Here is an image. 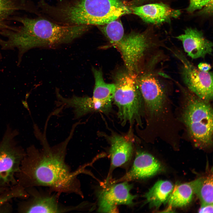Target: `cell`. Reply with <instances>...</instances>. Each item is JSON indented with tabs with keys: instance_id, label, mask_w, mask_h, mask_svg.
<instances>
[{
	"instance_id": "obj_1",
	"label": "cell",
	"mask_w": 213,
	"mask_h": 213,
	"mask_svg": "<svg viewBox=\"0 0 213 213\" xmlns=\"http://www.w3.org/2000/svg\"><path fill=\"white\" fill-rule=\"evenodd\" d=\"M75 128L73 126L70 135L64 141L51 146L45 133L43 134L35 126V135L40 141L42 148L39 149L33 145L25 151L16 175L17 184L25 188L46 187L59 195L75 194L83 198L78 177L80 174L87 173L86 165L72 171L65 162L67 146Z\"/></svg>"
},
{
	"instance_id": "obj_2",
	"label": "cell",
	"mask_w": 213,
	"mask_h": 213,
	"mask_svg": "<svg viewBox=\"0 0 213 213\" xmlns=\"http://www.w3.org/2000/svg\"><path fill=\"white\" fill-rule=\"evenodd\" d=\"M12 20L20 24L2 31L0 35L6 38L1 39L2 49L18 51V63L29 50L38 47L52 48L71 42L84 34L89 26L65 25L42 17L32 18L15 16Z\"/></svg>"
},
{
	"instance_id": "obj_3",
	"label": "cell",
	"mask_w": 213,
	"mask_h": 213,
	"mask_svg": "<svg viewBox=\"0 0 213 213\" xmlns=\"http://www.w3.org/2000/svg\"><path fill=\"white\" fill-rule=\"evenodd\" d=\"M51 20L65 25H104L125 14L131 8L120 0H73L57 5L49 4Z\"/></svg>"
},
{
	"instance_id": "obj_4",
	"label": "cell",
	"mask_w": 213,
	"mask_h": 213,
	"mask_svg": "<svg viewBox=\"0 0 213 213\" xmlns=\"http://www.w3.org/2000/svg\"><path fill=\"white\" fill-rule=\"evenodd\" d=\"M180 89L185 102L183 121L196 146L201 149L212 144L213 110L209 101L199 97L178 81L173 80Z\"/></svg>"
},
{
	"instance_id": "obj_5",
	"label": "cell",
	"mask_w": 213,
	"mask_h": 213,
	"mask_svg": "<svg viewBox=\"0 0 213 213\" xmlns=\"http://www.w3.org/2000/svg\"><path fill=\"white\" fill-rule=\"evenodd\" d=\"M166 59L162 54L155 56L148 62L146 71L139 78L137 77L143 101L151 115H157L161 111L167 97L171 80L161 67Z\"/></svg>"
},
{
	"instance_id": "obj_6",
	"label": "cell",
	"mask_w": 213,
	"mask_h": 213,
	"mask_svg": "<svg viewBox=\"0 0 213 213\" xmlns=\"http://www.w3.org/2000/svg\"><path fill=\"white\" fill-rule=\"evenodd\" d=\"M136 74L128 71L117 74L113 101L118 109V116L122 124L135 122L142 125L143 100L139 89Z\"/></svg>"
},
{
	"instance_id": "obj_7",
	"label": "cell",
	"mask_w": 213,
	"mask_h": 213,
	"mask_svg": "<svg viewBox=\"0 0 213 213\" xmlns=\"http://www.w3.org/2000/svg\"><path fill=\"white\" fill-rule=\"evenodd\" d=\"M112 45L120 53L127 71L135 74L146 54L167 47L161 41L147 33L124 35L120 41Z\"/></svg>"
},
{
	"instance_id": "obj_8",
	"label": "cell",
	"mask_w": 213,
	"mask_h": 213,
	"mask_svg": "<svg viewBox=\"0 0 213 213\" xmlns=\"http://www.w3.org/2000/svg\"><path fill=\"white\" fill-rule=\"evenodd\" d=\"M17 133L7 128L0 143V193L17 184L16 175L25 151L17 144Z\"/></svg>"
},
{
	"instance_id": "obj_9",
	"label": "cell",
	"mask_w": 213,
	"mask_h": 213,
	"mask_svg": "<svg viewBox=\"0 0 213 213\" xmlns=\"http://www.w3.org/2000/svg\"><path fill=\"white\" fill-rule=\"evenodd\" d=\"M180 62V75L185 86L199 97L209 101L213 97V73L200 70L182 50L175 46L167 49Z\"/></svg>"
},
{
	"instance_id": "obj_10",
	"label": "cell",
	"mask_w": 213,
	"mask_h": 213,
	"mask_svg": "<svg viewBox=\"0 0 213 213\" xmlns=\"http://www.w3.org/2000/svg\"><path fill=\"white\" fill-rule=\"evenodd\" d=\"M28 197L18 204V210L22 213H64L83 211L85 206L82 202L75 206H66L59 201L60 195L50 191H45L36 187L26 188Z\"/></svg>"
},
{
	"instance_id": "obj_11",
	"label": "cell",
	"mask_w": 213,
	"mask_h": 213,
	"mask_svg": "<svg viewBox=\"0 0 213 213\" xmlns=\"http://www.w3.org/2000/svg\"><path fill=\"white\" fill-rule=\"evenodd\" d=\"M132 185L127 182L113 184L100 191L97 193L98 211L116 212L120 204L130 205L136 196L130 192Z\"/></svg>"
},
{
	"instance_id": "obj_12",
	"label": "cell",
	"mask_w": 213,
	"mask_h": 213,
	"mask_svg": "<svg viewBox=\"0 0 213 213\" xmlns=\"http://www.w3.org/2000/svg\"><path fill=\"white\" fill-rule=\"evenodd\" d=\"M175 38L182 42L184 51L192 59L204 58L212 54L213 43L205 38L201 31L187 28L183 33Z\"/></svg>"
},
{
	"instance_id": "obj_13",
	"label": "cell",
	"mask_w": 213,
	"mask_h": 213,
	"mask_svg": "<svg viewBox=\"0 0 213 213\" xmlns=\"http://www.w3.org/2000/svg\"><path fill=\"white\" fill-rule=\"evenodd\" d=\"M131 9L132 12L144 21L155 24L168 22L180 14V10L172 9L162 3L146 4L133 7Z\"/></svg>"
},
{
	"instance_id": "obj_14",
	"label": "cell",
	"mask_w": 213,
	"mask_h": 213,
	"mask_svg": "<svg viewBox=\"0 0 213 213\" xmlns=\"http://www.w3.org/2000/svg\"><path fill=\"white\" fill-rule=\"evenodd\" d=\"M162 166L151 154L144 152L137 153L131 169L123 178L127 180L145 179L160 171Z\"/></svg>"
},
{
	"instance_id": "obj_15",
	"label": "cell",
	"mask_w": 213,
	"mask_h": 213,
	"mask_svg": "<svg viewBox=\"0 0 213 213\" xmlns=\"http://www.w3.org/2000/svg\"><path fill=\"white\" fill-rule=\"evenodd\" d=\"M57 96L59 100V104L72 108L76 118L93 112L105 113L106 111V108L104 105L94 100L92 97L74 96L71 98H65L57 93Z\"/></svg>"
},
{
	"instance_id": "obj_16",
	"label": "cell",
	"mask_w": 213,
	"mask_h": 213,
	"mask_svg": "<svg viewBox=\"0 0 213 213\" xmlns=\"http://www.w3.org/2000/svg\"><path fill=\"white\" fill-rule=\"evenodd\" d=\"M109 153L112 166L114 168L122 165L131 158L133 146L130 142L120 135H114L109 137Z\"/></svg>"
},
{
	"instance_id": "obj_17",
	"label": "cell",
	"mask_w": 213,
	"mask_h": 213,
	"mask_svg": "<svg viewBox=\"0 0 213 213\" xmlns=\"http://www.w3.org/2000/svg\"><path fill=\"white\" fill-rule=\"evenodd\" d=\"M92 71L95 80L93 99L104 104L112 107L115 91L114 83H108L104 80L101 70L94 67Z\"/></svg>"
},
{
	"instance_id": "obj_18",
	"label": "cell",
	"mask_w": 213,
	"mask_h": 213,
	"mask_svg": "<svg viewBox=\"0 0 213 213\" xmlns=\"http://www.w3.org/2000/svg\"><path fill=\"white\" fill-rule=\"evenodd\" d=\"M174 188L170 181H158L146 193L147 203L151 208H158L162 204L167 203Z\"/></svg>"
},
{
	"instance_id": "obj_19",
	"label": "cell",
	"mask_w": 213,
	"mask_h": 213,
	"mask_svg": "<svg viewBox=\"0 0 213 213\" xmlns=\"http://www.w3.org/2000/svg\"><path fill=\"white\" fill-rule=\"evenodd\" d=\"M194 193L201 204H213L212 172L207 176L199 178L191 182Z\"/></svg>"
},
{
	"instance_id": "obj_20",
	"label": "cell",
	"mask_w": 213,
	"mask_h": 213,
	"mask_svg": "<svg viewBox=\"0 0 213 213\" xmlns=\"http://www.w3.org/2000/svg\"><path fill=\"white\" fill-rule=\"evenodd\" d=\"M194 194L191 182L180 184L174 188L167 203L171 207H182L189 204Z\"/></svg>"
},
{
	"instance_id": "obj_21",
	"label": "cell",
	"mask_w": 213,
	"mask_h": 213,
	"mask_svg": "<svg viewBox=\"0 0 213 213\" xmlns=\"http://www.w3.org/2000/svg\"><path fill=\"white\" fill-rule=\"evenodd\" d=\"M27 10L21 0H0V31L8 27L17 12Z\"/></svg>"
},
{
	"instance_id": "obj_22",
	"label": "cell",
	"mask_w": 213,
	"mask_h": 213,
	"mask_svg": "<svg viewBox=\"0 0 213 213\" xmlns=\"http://www.w3.org/2000/svg\"><path fill=\"white\" fill-rule=\"evenodd\" d=\"M104 25L101 30L112 45L119 42L124 37V28L120 21L116 20Z\"/></svg>"
},
{
	"instance_id": "obj_23",
	"label": "cell",
	"mask_w": 213,
	"mask_h": 213,
	"mask_svg": "<svg viewBox=\"0 0 213 213\" xmlns=\"http://www.w3.org/2000/svg\"><path fill=\"white\" fill-rule=\"evenodd\" d=\"M0 193V209L12 199L18 198L25 199L28 196L26 188L18 184Z\"/></svg>"
},
{
	"instance_id": "obj_24",
	"label": "cell",
	"mask_w": 213,
	"mask_h": 213,
	"mask_svg": "<svg viewBox=\"0 0 213 213\" xmlns=\"http://www.w3.org/2000/svg\"><path fill=\"white\" fill-rule=\"evenodd\" d=\"M212 1V0H189L187 10L189 12H192L202 9Z\"/></svg>"
},
{
	"instance_id": "obj_25",
	"label": "cell",
	"mask_w": 213,
	"mask_h": 213,
	"mask_svg": "<svg viewBox=\"0 0 213 213\" xmlns=\"http://www.w3.org/2000/svg\"><path fill=\"white\" fill-rule=\"evenodd\" d=\"M213 204H201L199 210V213H213Z\"/></svg>"
},
{
	"instance_id": "obj_26",
	"label": "cell",
	"mask_w": 213,
	"mask_h": 213,
	"mask_svg": "<svg viewBox=\"0 0 213 213\" xmlns=\"http://www.w3.org/2000/svg\"><path fill=\"white\" fill-rule=\"evenodd\" d=\"M197 67L200 70L205 72L209 71L212 68V66L210 64L205 62L199 63Z\"/></svg>"
}]
</instances>
